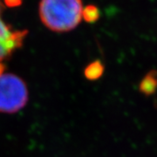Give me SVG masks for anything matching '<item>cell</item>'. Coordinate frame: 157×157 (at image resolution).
I'll list each match as a JSON object with an SVG mask.
<instances>
[{"label": "cell", "mask_w": 157, "mask_h": 157, "mask_svg": "<svg viewBox=\"0 0 157 157\" xmlns=\"http://www.w3.org/2000/svg\"><path fill=\"white\" fill-rule=\"evenodd\" d=\"M83 10L81 0H41L39 16L51 31L65 33L80 23Z\"/></svg>", "instance_id": "1"}, {"label": "cell", "mask_w": 157, "mask_h": 157, "mask_svg": "<svg viewBox=\"0 0 157 157\" xmlns=\"http://www.w3.org/2000/svg\"><path fill=\"white\" fill-rule=\"evenodd\" d=\"M27 101L28 89L22 78L12 73L0 75V113H17Z\"/></svg>", "instance_id": "2"}, {"label": "cell", "mask_w": 157, "mask_h": 157, "mask_svg": "<svg viewBox=\"0 0 157 157\" xmlns=\"http://www.w3.org/2000/svg\"><path fill=\"white\" fill-rule=\"evenodd\" d=\"M2 4L0 1V63L21 47L27 35V31L13 30L3 21L1 17Z\"/></svg>", "instance_id": "3"}, {"label": "cell", "mask_w": 157, "mask_h": 157, "mask_svg": "<svg viewBox=\"0 0 157 157\" xmlns=\"http://www.w3.org/2000/svg\"><path fill=\"white\" fill-rule=\"evenodd\" d=\"M103 73V66L99 61H95L86 67L85 74L89 79H95L99 78Z\"/></svg>", "instance_id": "4"}, {"label": "cell", "mask_w": 157, "mask_h": 157, "mask_svg": "<svg viewBox=\"0 0 157 157\" xmlns=\"http://www.w3.org/2000/svg\"><path fill=\"white\" fill-rule=\"evenodd\" d=\"M83 17L88 22H93L98 17V10L94 6H87L83 10Z\"/></svg>", "instance_id": "5"}, {"label": "cell", "mask_w": 157, "mask_h": 157, "mask_svg": "<svg viewBox=\"0 0 157 157\" xmlns=\"http://www.w3.org/2000/svg\"><path fill=\"white\" fill-rule=\"evenodd\" d=\"M6 3V5L9 6H16L20 5L21 0H5Z\"/></svg>", "instance_id": "6"}, {"label": "cell", "mask_w": 157, "mask_h": 157, "mask_svg": "<svg viewBox=\"0 0 157 157\" xmlns=\"http://www.w3.org/2000/svg\"><path fill=\"white\" fill-rule=\"evenodd\" d=\"M5 70V65L3 63H0V75H2Z\"/></svg>", "instance_id": "7"}]
</instances>
